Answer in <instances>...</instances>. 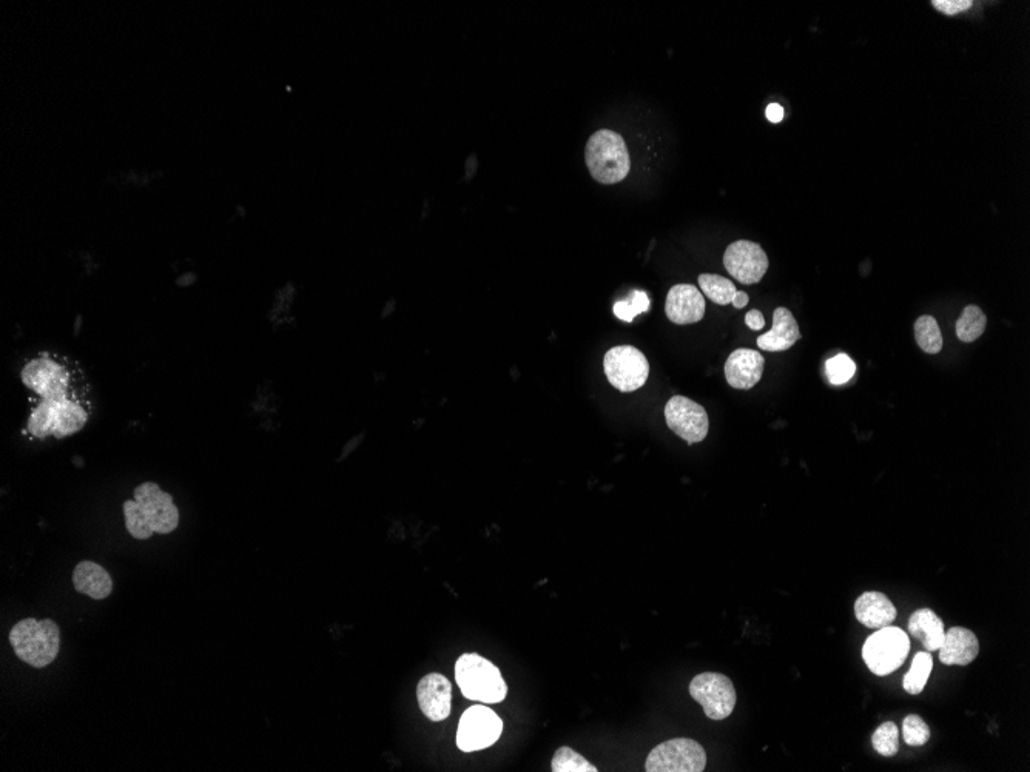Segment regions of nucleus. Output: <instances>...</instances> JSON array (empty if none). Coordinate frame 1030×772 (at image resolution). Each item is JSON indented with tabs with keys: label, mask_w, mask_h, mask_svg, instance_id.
I'll list each match as a JSON object with an SVG mask.
<instances>
[{
	"label": "nucleus",
	"mask_w": 1030,
	"mask_h": 772,
	"mask_svg": "<svg viewBox=\"0 0 1030 772\" xmlns=\"http://www.w3.org/2000/svg\"><path fill=\"white\" fill-rule=\"evenodd\" d=\"M585 161L591 176L603 185L617 184L631 170L625 139L613 130H599L586 142Z\"/></svg>",
	"instance_id": "5"
},
{
	"label": "nucleus",
	"mask_w": 1030,
	"mask_h": 772,
	"mask_svg": "<svg viewBox=\"0 0 1030 772\" xmlns=\"http://www.w3.org/2000/svg\"><path fill=\"white\" fill-rule=\"evenodd\" d=\"M650 309V298L647 293L636 290L628 301H619L614 304V315L625 323H633L634 318L640 313Z\"/></svg>",
	"instance_id": "29"
},
{
	"label": "nucleus",
	"mask_w": 1030,
	"mask_h": 772,
	"mask_svg": "<svg viewBox=\"0 0 1030 772\" xmlns=\"http://www.w3.org/2000/svg\"><path fill=\"white\" fill-rule=\"evenodd\" d=\"M987 318L978 306H967L956 321V336L963 343L977 341L986 330Z\"/></svg>",
	"instance_id": "24"
},
{
	"label": "nucleus",
	"mask_w": 1030,
	"mask_h": 772,
	"mask_svg": "<svg viewBox=\"0 0 1030 772\" xmlns=\"http://www.w3.org/2000/svg\"><path fill=\"white\" fill-rule=\"evenodd\" d=\"M903 736L907 745L923 746L929 742L932 732H930L929 725L919 715L910 714L904 719Z\"/></svg>",
	"instance_id": "30"
},
{
	"label": "nucleus",
	"mask_w": 1030,
	"mask_h": 772,
	"mask_svg": "<svg viewBox=\"0 0 1030 772\" xmlns=\"http://www.w3.org/2000/svg\"><path fill=\"white\" fill-rule=\"evenodd\" d=\"M724 266L734 279L751 286L762 281L768 270V256L758 242L736 241L725 250Z\"/></svg>",
	"instance_id": "13"
},
{
	"label": "nucleus",
	"mask_w": 1030,
	"mask_h": 772,
	"mask_svg": "<svg viewBox=\"0 0 1030 772\" xmlns=\"http://www.w3.org/2000/svg\"><path fill=\"white\" fill-rule=\"evenodd\" d=\"M748 301H750V298H748L747 293L736 292V295H734L731 304H733V306L736 307V309H744V307L747 306Z\"/></svg>",
	"instance_id": "34"
},
{
	"label": "nucleus",
	"mask_w": 1030,
	"mask_h": 772,
	"mask_svg": "<svg viewBox=\"0 0 1030 772\" xmlns=\"http://www.w3.org/2000/svg\"><path fill=\"white\" fill-rule=\"evenodd\" d=\"M22 383L33 390L42 401H82V390L76 384L70 363H62L58 356L41 355L25 364L21 372Z\"/></svg>",
	"instance_id": "3"
},
{
	"label": "nucleus",
	"mask_w": 1030,
	"mask_h": 772,
	"mask_svg": "<svg viewBox=\"0 0 1030 772\" xmlns=\"http://www.w3.org/2000/svg\"><path fill=\"white\" fill-rule=\"evenodd\" d=\"M503 720L491 708L475 705L463 712L458 723L457 746L463 752L482 751L500 739Z\"/></svg>",
	"instance_id": "11"
},
{
	"label": "nucleus",
	"mask_w": 1030,
	"mask_h": 772,
	"mask_svg": "<svg viewBox=\"0 0 1030 772\" xmlns=\"http://www.w3.org/2000/svg\"><path fill=\"white\" fill-rule=\"evenodd\" d=\"M606 378L623 393L634 392L647 383L650 363L647 356L633 346H617L608 350L603 360Z\"/></svg>",
	"instance_id": "9"
},
{
	"label": "nucleus",
	"mask_w": 1030,
	"mask_h": 772,
	"mask_svg": "<svg viewBox=\"0 0 1030 772\" xmlns=\"http://www.w3.org/2000/svg\"><path fill=\"white\" fill-rule=\"evenodd\" d=\"M825 372H827V378H829L833 386H842V384L849 383L852 380L856 372V364L853 363L849 355L839 353V355L833 356V358L827 361Z\"/></svg>",
	"instance_id": "28"
},
{
	"label": "nucleus",
	"mask_w": 1030,
	"mask_h": 772,
	"mask_svg": "<svg viewBox=\"0 0 1030 772\" xmlns=\"http://www.w3.org/2000/svg\"><path fill=\"white\" fill-rule=\"evenodd\" d=\"M764 367V356L758 350H734L725 363V378L734 389L750 390L761 381Z\"/></svg>",
	"instance_id": "16"
},
{
	"label": "nucleus",
	"mask_w": 1030,
	"mask_h": 772,
	"mask_svg": "<svg viewBox=\"0 0 1030 772\" xmlns=\"http://www.w3.org/2000/svg\"><path fill=\"white\" fill-rule=\"evenodd\" d=\"M707 766V752L696 740H668L660 743L648 756L645 771L648 772H702Z\"/></svg>",
	"instance_id": "8"
},
{
	"label": "nucleus",
	"mask_w": 1030,
	"mask_h": 772,
	"mask_svg": "<svg viewBox=\"0 0 1030 772\" xmlns=\"http://www.w3.org/2000/svg\"><path fill=\"white\" fill-rule=\"evenodd\" d=\"M745 323L751 330H762L765 327V319L759 310H750L745 316Z\"/></svg>",
	"instance_id": "32"
},
{
	"label": "nucleus",
	"mask_w": 1030,
	"mask_h": 772,
	"mask_svg": "<svg viewBox=\"0 0 1030 772\" xmlns=\"http://www.w3.org/2000/svg\"><path fill=\"white\" fill-rule=\"evenodd\" d=\"M896 608L890 598L881 592H864L855 603V615L861 625L870 629H882L892 625Z\"/></svg>",
	"instance_id": "19"
},
{
	"label": "nucleus",
	"mask_w": 1030,
	"mask_h": 772,
	"mask_svg": "<svg viewBox=\"0 0 1030 772\" xmlns=\"http://www.w3.org/2000/svg\"><path fill=\"white\" fill-rule=\"evenodd\" d=\"M88 409L84 401H39L28 418L27 429L33 437L65 438L84 429Z\"/></svg>",
	"instance_id": "6"
},
{
	"label": "nucleus",
	"mask_w": 1030,
	"mask_h": 772,
	"mask_svg": "<svg viewBox=\"0 0 1030 772\" xmlns=\"http://www.w3.org/2000/svg\"><path fill=\"white\" fill-rule=\"evenodd\" d=\"M938 651L943 665L967 666L980 654V642L970 629L955 626L946 632L943 645Z\"/></svg>",
	"instance_id": "17"
},
{
	"label": "nucleus",
	"mask_w": 1030,
	"mask_h": 772,
	"mask_svg": "<svg viewBox=\"0 0 1030 772\" xmlns=\"http://www.w3.org/2000/svg\"><path fill=\"white\" fill-rule=\"evenodd\" d=\"M690 695L704 708L708 719L725 720L736 708L738 694L727 675L704 672L691 680Z\"/></svg>",
	"instance_id": "10"
},
{
	"label": "nucleus",
	"mask_w": 1030,
	"mask_h": 772,
	"mask_svg": "<svg viewBox=\"0 0 1030 772\" xmlns=\"http://www.w3.org/2000/svg\"><path fill=\"white\" fill-rule=\"evenodd\" d=\"M909 632L912 637L923 643L929 652L938 651L946 637L944 621L929 608L913 612L909 618Z\"/></svg>",
	"instance_id": "21"
},
{
	"label": "nucleus",
	"mask_w": 1030,
	"mask_h": 772,
	"mask_svg": "<svg viewBox=\"0 0 1030 772\" xmlns=\"http://www.w3.org/2000/svg\"><path fill=\"white\" fill-rule=\"evenodd\" d=\"M699 287H701L702 292L705 293L707 298H710L713 303L719 304V306L731 304L734 295L738 292V289L734 287L730 279L724 278V276L710 275V273L699 276Z\"/></svg>",
	"instance_id": "25"
},
{
	"label": "nucleus",
	"mask_w": 1030,
	"mask_h": 772,
	"mask_svg": "<svg viewBox=\"0 0 1030 772\" xmlns=\"http://www.w3.org/2000/svg\"><path fill=\"white\" fill-rule=\"evenodd\" d=\"M417 699L423 714L432 722L446 720L451 714L452 685L445 675L432 672L420 680Z\"/></svg>",
	"instance_id": "14"
},
{
	"label": "nucleus",
	"mask_w": 1030,
	"mask_h": 772,
	"mask_svg": "<svg viewBox=\"0 0 1030 772\" xmlns=\"http://www.w3.org/2000/svg\"><path fill=\"white\" fill-rule=\"evenodd\" d=\"M551 771L597 772L599 769L593 763L588 762L585 757L580 756L579 752L574 751L569 746H562L554 754L553 762H551Z\"/></svg>",
	"instance_id": "26"
},
{
	"label": "nucleus",
	"mask_w": 1030,
	"mask_h": 772,
	"mask_svg": "<svg viewBox=\"0 0 1030 772\" xmlns=\"http://www.w3.org/2000/svg\"><path fill=\"white\" fill-rule=\"evenodd\" d=\"M910 648L909 634L895 626H886L867 638L862 646V658L873 674L886 677L904 665Z\"/></svg>",
	"instance_id": "7"
},
{
	"label": "nucleus",
	"mask_w": 1030,
	"mask_h": 772,
	"mask_svg": "<svg viewBox=\"0 0 1030 772\" xmlns=\"http://www.w3.org/2000/svg\"><path fill=\"white\" fill-rule=\"evenodd\" d=\"M122 509L128 534L136 540L170 534L179 524V511L172 495L150 481L136 487L133 500L125 501Z\"/></svg>",
	"instance_id": "1"
},
{
	"label": "nucleus",
	"mask_w": 1030,
	"mask_h": 772,
	"mask_svg": "<svg viewBox=\"0 0 1030 772\" xmlns=\"http://www.w3.org/2000/svg\"><path fill=\"white\" fill-rule=\"evenodd\" d=\"M933 671V657L929 652H918L913 658L910 671L904 675L903 686L910 695H918L924 691L930 674Z\"/></svg>",
	"instance_id": "22"
},
{
	"label": "nucleus",
	"mask_w": 1030,
	"mask_h": 772,
	"mask_svg": "<svg viewBox=\"0 0 1030 772\" xmlns=\"http://www.w3.org/2000/svg\"><path fill=\"white\" fill-rule=\"evenodd\" d=\"M455 682L466 699L480 703H502L508 695V686L502 672L488 658L478 654H465L455 663Z\"/></svg>",
	"instance_id": "4"
},
{
	"label": "nucleus",
	"mask_w": 1030,
	"mask_h": 772,
	"mask_svg": "<svg viewBox=\"0 0 1030 772\" xmlns=\"http://www.w3.org/2000/svg\"><path fill=\"white\" fill-rule=\"evenodd\" d=\"M915 338L923 352L936 355L943 350V333L933 316L923 315L916 319Z\"/></svg>",
	"instance_id": "23"
},
{
	"label": "nucleus",
	"mask_w": 1030,
	"mask_h": 772,
	"mask_svg": "<svg viewBox=\"0 0 1030 772\" xmlns=\"http://www.w3.org/2000/svg\"><path fill=\"white\" fill-rule=\"evenodd\" d=\"M933 8L940 11V13L946 14V16H955V14L963 13V11L972 8V0H933Z\"/></svg>",
	"instance_id": "31"
},
{
	"label": "nucleus",
	"mask_w": 1030,
	"mask_h": 772,
	"mask_svg": "<svg viewBox=\"0 0 1030 772\" xmlns=\"http://www.w3.org/2000/svg\"><path fill=\"white\" fill-rule=\"evenodd\" d=\"M798 321L790 310L778 307L773 312V329L759 336L758 347L767 352H784L801 340Z\"/></svg>",
	"instance_id": "18"
},
{
	"label": "nucleus",
	"mask_w": 1030,
	"mask_h": 772,
	"mask_svg": "<svg viewBox=\"0 0 1030 772\" xmlns=\"http://www.w3.org/2000/svg\"><path fill=\"white\" fill-rule=\"evenodd\" d=\"M8 638L16 657L36 669L47 668L61 651V629L51 618H25L11 628Z\"/></svg>",
	"instance_id": "2"
},
{
	"label": "nucleus",
	"mask_w": 1030,
	"mask_h": 772,
	"mask_svg": "<svg viewBox=\"0 0 1030 772\" xmlns=\"http://www.w3.org/2000/svg\"><path fill=\"white\" fill-rule=\"evenodd\" d=\"M765 115H767L768 121L773 122V124H779L784 119V108L779 104H770L767 107V111H765Z\"/></svg>",
	"instance_id": "33"
},
{
	"label": "nucleus",
	"mask_w": 1030,
	"mask_h": 772,
	"mask_svg": "<svg viewBox=\"0 0 1030 772\" xmlns=\"http://www.w3.org/2000/svg\"><path fill=\"white\" fill-rule=\"evenodd\" d=\"M665 313L677 326L699 323L705 315L704 295L690 284H677L668 292Z\"/></svg>",
	"instance_id": "15"
},
{
	"label": "nucleus",
	"mask_w": 1030,
	"mask_h": 772,
	"mask_svg": "<svg viewBox=\"0 0 1030 772\" xmlns=\"http://www.w3.org/2000/svg\"><path fill=\"white\" fill-rule=\"evenodd\" d=\"M73 586L79 594L87 595L93 600H105L113 592V580L95 561H81L73 571Z\"/></svg>",
	"instance_id": "20"
},
{
	"label": "nucleus",
	"mask_w": 1030,
	"mask_h": 772,
	"mask_svg": "<svg viewBox=\"0 0 1030 772\" xmlns=\"http://www.w3.org/2000/svg\"><path fill=\"white\" fill-rule=\"evenodd\" d=\"M665 420L677 437L688 444L704 441L710 429V420L704 407L680 395L668 401L665 406Z\"/></svg>",
	"instance_id": "12"
},
{
	"label": "nucleus",
	"mask_w": 1030,
	"mask_h": 772,
	"mask_svg": "<svg viewBox=\"0 0 1030 772\" xmlns=\"http://www.w3.org/2000/svg\"><path fill=\"white\" fill-rule=\"evenodd\" d=\"M872 745L878 754L884 757H893L899 751L898 726L893 722H884L872 736Z\"/></svg>",
	"instance_id": "27"
}]
</instances>
